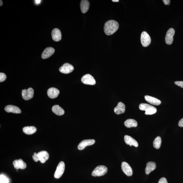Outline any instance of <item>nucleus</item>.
I'll use <instances>...</instances> for the list:
<instances>
[{
  "mask_svg": "<svg viewBox=\"0 0 183 183\" xmlns=\"http://www.w3.org/2000/svg\"><path fill=\"white\" fill-rule=\"evenodd\" d=\"M112 1L114 2H118L119 1V0H113Z\"/></svg>",
  "mask_w": 183,
  "mask_h": 183,
  "instance_id": "37",
  "label": "nucleus"
},
{
  "mask_svg": "<svg viewBox=\"0 0 183 183\" xmlns=\"http://www.w3.org/2000/svg\"><path fill=\"white\" fill-rule=\"evenodd\" d=\"M95 140H84L79 143L78 146L79 150H83L86 147L88 146H91L95 144Z\"/></svg>",
  "mask_w": 183,
  "mask_h": 183,
  "instance_id": "10",
  "label": "nucleus"
},
{
  "mask_svg": "<svg viewBox=\"0 0 183 183\" xmlns=\"http://www.w3.org/2000/svg\"><path fill=\"white\" fill-rule=\"evenodd\" d=\"M121 169L124 173L127 176H131L132 175L133 172L132 168L127 163L123 162L122 163Z\"/></svg>",
  "mask_w": 183,
  "mask_h": 183,
  "instance_id": "11",
  "label": "nucleus"
},
{
  "mask_svg": "<svg viewBox=\"0 0 183 183\" xmlns=\"http://www.w3.org/2000/svg\"><path fill=\"white\" fill-rule=\"evenodd\" d=\"M13 164L14 168H15V169H20L18 160H15L13 163Z\"/></svg>",
  "mask_w": 183,
  "mask_h": 183,
  "instance_id": "29",
  "label": "nucleus"
},
{
  "mask_svg": "<svg viewBox=\"0 0 183 183\" xmlns=\"http://www.w3.org/2000/svg\"><path fill=\"white\" fill-rule=\"evenodd\" d=\"M35 1V3L37 4H39L41 2V1H40V0H36V1Z\"/></svg>",
  "mask_w": 183,
  "mask_h": 183,
  "instance_id": "35",
  "label": "nucleus"
},
{
  "mask_svg": "<svg viewBox=\"0 0 183 183\" xmlns=\"http://www.w3.org/2000/svg\"><path fill=\"white\" fill-rule=\"evenodd\" d=\"M161 143V137L160 136H158L154 140L153 147L156 149H159L160 148Z\"/></svg>",
  "mask_w": 183,
  "mask_h": 183,
  "instance_id": "25",
  "label": "nucleus"
},
{
  "mask_svg": "<svg viewBox=\"0 0 183 183\" xmlns=\"http://www.w3.org/2000/svg\"><path fill=\"white\" fill-rule=\"evenodd\" d=\"M175 84L176 85L183 88V81H176L175 82Z\"/></svg>",
  "mask_w": 183,
  "mask_h": 183,
  "instance_id": "31",
  "label": "nucleus"
},
{
  "mask_svg": "<svg viewBox=\"0 0 183 183\" xmlns=\"http://www.w3.org/2000/svg\"><path fill=\"white\" fill-rule=\"evenodd\" d=\"M6 112L15 114H20L22 112L20 109L18 107L13 105H8L5 109Z\"/></svg>",
  "mask_w": 183,
  "mask_h": 183,
  "instance_id": "17",
  "label": "nucleus"
},
{
  "mask_svg": "<svg viewBox=\"0 0 183 183\" xmlns=\"http://www.w3.org/2000/svg\"><path fill=\"white\" fill-rule=\"evenodd\" d=\"M51 35L52 39L54 41L57 42L62 39V33L60 29L58 28L54 29L53 30Z\"/></svg>",
  "mask_w": 183,
  "mask_h": 183,
  "instance_id": "12",
  "label": "nucleus"
},
{
  "mask_svg": "<svg viewBox=\"0 0 183 183\" xmlns=\"http://www.w3.org/2000/svg\"><path fill=\"white\" fill-rule=\"evenodd\" d=\"M65 164L64 162L61 161L58 164L54 174V177L59 179L62 175L65 170Z\"/></svg>",
  "mask_w": 183,
  "mask_h": 183,
  "instance_id": "4",
  "label": "nucleus"
},
{
  "mask_svg": "<svg viewBox=\"0 0 183 183\" xmlns=\"http://www.w3.org/2000/svg\"><path fill=\"white\" fill-rule=\"evenodd\" d=\"M9 180L6 176L1 175L0 176V183H8Z\"/></svg>",
  "mask_w": 183,
  "mask_h": 183,
  "instance_id": "27",
  "label": "nucleus"
},
{
  "mask_svg": "<svg viewBox=\"0 0 183 183\" xmlns=\"http://www.w3.org/2000/svg\"><path fill=\"white\" fill-rule=\"evenodd\" d=\"M118 23L114 20H109L104 24V32L107 35H110L115 33L119 28Z\"/></svg>",
  "mask_w": 183,
  "mask_h": 183,
  "instance_id": "1",
  "label": "nucleus"
},
{
  "mask_svg": "<svg viewBox=\"0 0 183 183\" xmlns=\"http://www.w3.org/2000/svg\"><path fill=\"white\" fill-rule=\"evenodd\" d=\"M139 108L142 111H145V114L151 115L157 112V109L154 107L147 104H141L140 105Z\"/></svg>",
  "mask_w": 183,
  "mask_h": 183,
  "instance_id": "2",
  "label": "nucleus"
},
{
  "mask_svg": "<svg viewBox=\"0 0 183 183\" xmlns=\"http://www.w3.org/2000/svg\"><path fill=\"white\" fill-rule=\"evenodd\" d=\"M144 98L146 101L151 104L155 105V106H158L161 103L160 100L152 96L146 95L144 96Z\"/></svg>",
  "mask_w": 183,
  "mask_h": 183,
  "instance_id": "18",
  "label": "nucleus"
},
{
  "mask_svg": "<svg viewBox=\"0 0 183 183\" xmlns=\"http://www.w3.org/2000/svg\"><path fill=\"white\" fill-rule=\"evenodd\" d=\"M19 163V166L20 169H24L26 168L27 165L22 159H20L18 160Z\"/></svg>",
  "mask_w": 183,
  "mask_h": 183,
  "instance_id": "26",
  "label": "nucleus"
},
{
  "mask_svg": "<svg viewBox=\"0 0 183 183\" xmlns=\"http://www.w3.org/2000/svg\"><path fill=\"white\" fill-rule=\"evenodd\" d=\"M175 31L173 28H170L167 31L165 37V41L168 45H171L173 41V36Z\"/></svg>",
  "mask_w": 183,
  "mask_h": 183,
  "instance_id": "8",
  "label": "nucleus"
},
{
  "mask_svg": "<svg viewBox=\"0 0 183 183\" xmlns=\"http://www.w3.org/2000/svg\"><path fill=\"white\" fill-rule=\"evenodd\" d=\"M81 81L86 85H94L96 83L95 80L92 76L89 74H86L82 77Z\"/></svg>",
  "mask_w": 183,
  "mask_h": 183,
  "instance_id": "6",
  "label": "nucleus"
},
{
  "mask_svg": "<svg viewBox=\"0 0 183 183\" xmlns=\"http://www.w3.org/2000/svg\"><path fill=\"white\" fill-rule=\"evenodd\" d=\"M141 42L144 47H148L151 43V39L150 36L146 32L144 31L142 33L140 37Z\"/></svg>",
  "mask_w": 183,
  "mask_h": 183,
  "instance_id": "5",
  "label": "nucleus"
},
{
  "mask_svg": "<svg viewBox=\"0 0 183 183\" xmlns=\"http://www.w3.org/2000/svg\"><path fill=\"white\" fill-rule=\"evenodd\" d=\"M23 131L25 134L27 135L33 134L37 131L36 128L34 126H28L23 128Z\"/></svg>",
  "mask_w": 183,
  "mask_h": 183,
  "instance_id": "22",
  "label": "nucleus"
},
{
  "mask_svg": "<svg viewBox=\"0 0 183 183\" xmlns=\"http://www.w3.org/2000/svg\"><path fill=\"white\" fill-rule=\"evenodd\" d=\"M163 1L165 5H169L170 3V0H163Z\"/></svg>",
  "mask_w": 183,
  "mask_h": 183,
  "instance_id": "34",
  "label": "nucleus"
},
{
  "mask_svg": "<svg viewBox=\"0 0 183 183\" xmlns=\"http://www.w3.org/2000/svg\"><path fill=\"white\" fill-rule=\"evenodd\" d=\"M124 140L126 144L128 145H129L130 147L133 146L137 147L138 146V142L131 136L125 135L124 137Z\"/></svg>",
  "mask_w": 183,
  "mask_h": 183,
  "instance_id": "15",
  "label": "nucleus"
},
{
  "mask_svg": "<svg viewBox=\"0 0 183 183\" xmlns=\"http://www.w3.org/2000/svg\"><path fill=\"white\" fill-rule=\"evenodd\" d=\"M156 168V164L153 162H149L147 164L145 169V173L147 175L150 174L151 172L155 170Z\"/></svg>",
  "mask_w": 183,
  "mask_h": 183,
  "instance_id": "21",
  "label": "nucleus"
},
{
  "mask_svg": "<svg viewBox=\"0 0 183 183\" xmlns=\"http://www.w3.org/2000/svg\"><path fill=\"white\" fill-rule=\"evenodd\" d=\"M178 126L180 127H183V118L181 119L179 122Z\"/></svg>",
  "mask_w": 183,
  "mask_h": 183,
  "instance_id": "33",
  "label": "nucleus"
},
{
  "mask_svg": "<svg viewBox=\"0 0 183 183\" xmlns=\"http://www.w3.org/2000/svg\"><path fill=\"white\" fill-rule=\"evenodd\" d=\"M126 127L128 128L136 127L137 126V122L135 120L129 119L126 120L124 123Z\"/></svg>",
  "mask_w": 183,
  "mask_h": 183,
  "instance_id": "24",
  "label": "nucleus"
},
{
  "mask_svg": "<svg viewBox=\"0 0 183 183\" xmlns=\"http://www.w3.org/2000/svg\"><path fill=\"white\" fill-rule=\"evenodd\" d=\"M32 158L33 160L35 162H37L38 161H39V157L37 155V153H34V155L32 156Z\"/></svg>",
  "mask_w": 183,
  "mask_h": 183,
  "instance_id": "30",
  "label": "nucleus"
},
{
  "mask_svg": "<svg viewBox=\"0 0 183 183\" xmlns=\"http://www.w3.org/2000/svg\"><path fill=\"white\" fill-rule=\"evenodd\" d=\"M6 79H7V76H6L5 73H0V82H1V83L5 81Z\"/></svg>",
  "mask_w": 183,
  "mask_h": 183,
  "instance_id": "28",
  "label": "nucleus"
},
{
  "mask_svg": "<svg viewBox=\"0 0 183 183\" xmlns=\"http://www.w3.org/2000/svg\"><path fill=\"white\" fill-rule=\"evenodd\" d=\"M108 171V168L104 165H99L95 168L92 173V176L99 177L106 174Z\"/></svg>",
  "mask_w": 183,
  "mask_h": 183,
  "instance_id": "3",
  "label": "nucleus"
},
{
  "mask_svg": "<svg viewBox=\"0 0 183 183\" xmlns=\"http://www.w3.org/2000/svg\"><path fill=\"white\" fill-rule=\"evenodd\" d=\"M0 3H1V4H1V5H0V6H1L3 5V1H1V0L0 1Z\"/></svg>",
  "mask_w": 183,
  "mask_h": 183,
  "instance_id": "36",
  "label": "nucleus"
},
{
  "mask_svg": "<svg viewBox=\"0 0 183 183\" xmlns=\"http://www.w3.org/2000/svg\"><path fill=\"white\" fill-rule=\"evenodd\" d=\"M126 106L123 103L120 102L118 104L117 106L114 109L115 113L117 115L125 113Z\"/></svg>",
  "mask_w": 183,
  "mask_h": 183,
  "instance_id": "19",
  "label": "nucleus"
},
{
  "mask_svg": "<svg viewBox=\"0 0 183 183\" xmlns=\"http://www.w3.org/2000/svg\"><path fill=\"white\" fill-rule=\"evenodd\" d=\"M34 94V91L32 88H29L27 90H22V96L23 99L27 100L31 99L33 97Z\"/></svg>",
  "mask_w": 183,
  "mask_h": 183,
  "instance_id": "7",
  "label": "nucleus"
},
{
  "mask_svg": "<svg viewBox=\"0 0 183 183\" xmlns=\"http://www.w3.org/2000/svg\"><path fill=\"white\" fill-rule=\"evenodd\" d=\"M59 94V90L56 88H50L47 91L48 96L51 99H54L57 97Z\"/></svg>",
  "mask_w": 183,
  "mask_h": 183,
  "instance_id": "16",
  "label": "nucleus"
},
{
  "mask_svg": "<svg viewBox=\"0 0 183 183\" xmlns=\"http://www.w3.org/2000/svg\"><path fill=\"white\" fill-rule=\"evenodd\" d=\"M55 52V49L53 48L49 47L46 48L44 50L41 55V57L43 59H46L51 57Z\"/></svg>",
  "mask_w": 183,
  "mask_h": 183,
  "instance_id": "13",
  "label": "nucleus"
},
{
  "mask_svg": "<svg viewBox=\"0 0 183 183\" xmlns=\"http://www.w3.org/2000/svg\"><path fill=\"white\" fill-rule=\"evenodd\" d=\"M52 111L55 114L58 116H61L64 114L65 111L59 105H54L53 107Z\"/></svg>",
  "mask_w": 183,
  "mask_h": 183,
  "instance_id": "23",
  "label": "nucleus"
},
{
  "mask_svg": "<svg viewBox=\"0 0 183 183\" xmlns=\"http://www.w3.org/2000/svg\"><path fill=\"white\" fill-rule=\"evenodd\" d=\"M81 9L82 13H85L89 10L90 3L87 0H82L80 4Z\"/></svg>",
  "mask_w": 183,
  "mask_h": 183,
  "instance_id": "20",
  "label": "nucleus"
},
{
  "mask_svg": "<svg viewBox=\"0 0 183 183\" xmlns=\"http://www.w3.org/2000/svg\"><path fill=\"white\" fill-rule=\"evenodd\" d=\"M39 161L42 163H44L49 158V153L46 151H41L37 153Z\"/></svg>",
  "mask_w": 183,
  "mask_h": 183,
  "instance_id": "14",
  "label": "nucleus"
},
{
  "mask_svg": "<svg viewBox=\"0 0 183 183\" xmlns=\"http://www.w3.org/2000/svg\"><path fill=\"white\" fill-rule=\"evenodd\" d=\"M158 183H168L167 180L165 177L161 178L160 179Z\"/></svg>",
  "mask_w": 183,
  "mask_h": 183,
  "instance_id": "32",
  "label": "nucleus"
},
{
  "mask_svg": "<svg viewBox=\"0 0 183 183\" xmlns=\"http://www.w3.org/2000/svg\"><path fill=\"white\" fill-rule=\"evenodd\" d=\"M74 70V68L72 65L66 63L64 64L62 66L60 67L59 71L60 72L65 74H68L72 72Z\"/></svg>",
  "mask_w": 183,
  "mask_h": 183,
  "instance_id": "9",
  "label": "nucleus"
}]
</instances>
